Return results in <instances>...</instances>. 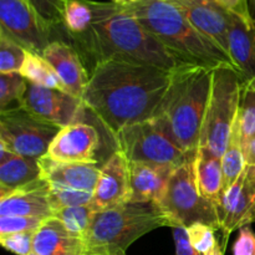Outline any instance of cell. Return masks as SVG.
Here are the masks:
<instances>
[{
  "label": "cell",
  "mask_w": 255,
  "mask_h": 255,
  "mask_svg": "<svg viewBox=\"0 0 255 255\" xmlns=\"http://www.w3.org/2000/svg\"><path fill=\"white\" fill-rule=\"evenodd\" d=\"M246 153H244V143L242 137L241 124L237 116L234 121L232 132L229 134L226 149L222 154V166H223L224 174V192L226 189L236 181L239 174L243 172L246 167ZM224 194V193H223Z\"/></svg>",
  "instance_id": "d4e9b609"
},
{
  "label": "cell",
  "mask_w": 255,
  "mask_h": 255,
  "mask_svg": "<svg viewBox=\"0 0 255 255\" xmlns=\"http://www.w3.org/2000/svg\"><path fill=\"white\" fill-rule=\"evenodd\" d=\"M21 107L59 128L82 122L87 114L81 99L61 90L47 89L30 82H27Z\"/></svg>",
  "instance_id": "7c38bea8"
},
{
  "label": "cell",
  "mask_w": 255,
  "mask_h": 255,
  "mask_svg": "<svg viewBox=\"0 0 255 255\" xmlns=\"http://www.w3.org/2000/svg\"><path fill=\"white\" fill-rule=\"evenodd\" d=\"M29 255H37V254H36V253H34V252H32V253H30Z\"/></svg>",
  "instance_id": "ee69618b"
},
{
  "label": "cell",
  "mask_w": 255,
  "mask_h": 255,
  "mask_svg": "<svg viewBox=\"0 0 255 255\" xmlns=\"http://www.w3.org/2000/svg\"><path fill=\"white\" fill-rule=\"evenodd\" d=\"M19 72L30 84L39 85V86L47 87V89L61 90V91L66 92L64 84L57 76L54 67L41 55L27 51L26 59H25L24 65Z\"/></svg>",
  "instance_id": "484cf974"
},
{
  "label": "cell",
  "mask_w": 255,
  "mask_h": 255,
  "mask_svg": "<svg viewBox=\"0 0 255 255\" xmlns=\"http://www.w3.org/2000/svg\"><path fill=\"white\" fill-rule=\"evenodd\" d=\"M213 69L192 62L174 69L166 95L153 117L172 141L192 157L198 149Z\"/></svg>",
  "instance_id": "3957f363"
},
{
  "label": "cell",
  "mask_w": 255,
  "mask_h": 255,
  "mask_svg": "<svg viewBox=\"0 0 255 255\" xmlns=\"http://www.w3.org/2000/svg\"><path fill=\"white\" fill-rule=\"evenodd\" d=\"M129 199L128 161L120 149H115L101 164L91 204L95 211L114 208Z\"/></svg>",
  "instance_id": "5bb4252c"
},
{
  "label": "cell",
  "mask_w": 255,
  "mask_h": 255,
  "mask_svg": "<svg viewBox=\"0 0 255 255\" xmlns=\"http://www.w3.org/2000/svg\"><path fill=\"white\" fill-rule=\"evenodd\" d=\"M242 76L231 64L214 67L198 147H206L222 157L238 116Z\"/></svg>",
  "instance_id": "8992f818"
},
{
  "label": "cell",
  "mask_w": 255,
  "mask_h": 255,
  "mask_svg": "<svg viewBox=\"0 0 255 255\" xmlns=\"http://www.w3.org/2000/svg\"><path fill=\"white\" fill-rule=\"evenodd\" d=\"M172 71L120 60L101 61L90 72L82 101L114 137L156 116Z\"/></svg>",
  "instance_id": "6da1fadb"
},
{
  "label": "cell",
  "mask_w": 255,
  "mask_h": 255,
  "mask_svg": "<svg viewBox=\"0 0 255 255\" xmlns=\"http://www.w3.org/2000/svg\"><path fill=\"white\" fill-rule=\"evenodd\" d=\"M223 6H226L232 14L238 15L246 20H253L249 7V0H219Z\"/></svg>",
  "instance_id": "74e56055"
},
{
  "label": "cell",
  "mask_w": 255,
  "mask_h": 255,
  "mask_svg": "<svg viewBox=\"0 0 255 255\" xmlns=\"http://www.w3.org/2000/svg\"><path fill=\"white\" fill-rule=\"evenodd\" d=\"M95 212L96 211L90 203L84 204V206L66 207V208L59 209L55 212L54 217L64 224L70 234L84 241L90 226H91Z\"/></svg>",
  "instance_id": "83f0119b"
},
{
  "label": "cell",
  "mask_w": 255,
  "mask_h": 255,
  "mask_svg": "<svg viewBox=\"0 0 255 255\" xmlns=\"http://www.w3.org/2000/svg\"><path fill=\"white\" fill-rule=\"evenodd\" d=\"M207 255H224V251H223V249H222L221 244L218 243L216 247H214L213 251H212L211 253H208Z\"/></svg>",
  "instance_id": "60d3db41"
},
{
  "label": "cell",
  "mask_w": 255,
  "mask_h": 255,
  "mask_svg": "<svg viewBox=\"0 0 255 255\" xmlns=\"http://www.w3.org/2000/svg\"><path fill=\"white\" fill-rule=\"evenodd\" d=\"M50 203H51L54 213L59 209L66 208V207L84 206L90 204L92 201V193L86 192L69 191V189L57 188V187L50 186Z\"/></svg>",
  "instance_id": "d6a6232c"
},
{
  "label": "cell",
  "mask_w": 255,
  "mask_h": 255,
  "mask_svg": "<svg viewBox=\"0 0 255 255\" xmlns=\"http://www.w3.org/2000/svg\"><path fill=\"white\" fill-rule=\"evenodd\" d=\"M174 246H176V255H201L192 247L187 234L186 227L177 226L172 228Z\"/></svg>",
  "instance_id": "8d00e7d4"
},
{
  "label": "cell",
  "mask_w": 255,
  "mask_h": 255,
  "mask_svg": "<svg viewBox=\"0 0 255 255\" xmlns=\"http://www.w3.org/2000/svg\"><path fill=\"white\" fill-rule=\"evenodd\" d=\"M49 26L59 34L62 26L65 5L69 0H26Z\"/></svg>",
  "instance_id": "4dcf8cb0"
},
{
  "label": "cell",
  "mask_w": 255,
  "mask_h": 255,
  "mask_svg": "<svg viewBox=\"0 0 255 255\" xmlns=\"http://www.w3.org/2000/svg\"><path fill=\"white\" fill-rule=\"evenodd\" d=\"M110 1L115 2V4H121V5H126V4H129V2H133V1H136V0H110Z\"/></svg>",
  "instance_id": "7bdbcfd3"
},
{
  "label": "cell",
  "mask_w": 255,
  "mask_h": 255,
  "mask_svg": "<svg viewBox=\"0 0 255 255\" xmlns=\"http://www.w3.org/2000/svg\"><path fill=\"white\" fill-rule=\"evenodd\" d=\"M40 178L39 159L20 156L0 143V196Z\"/></svg>",
  "instance_id": "7402d4cb"
},
{
  "label": "cell",
  "mask_w": 255,
  "mask_h": 255,
  "mask_svg": "<svg viewBox=\"0 0 255 255\" xmlns=\"http://www.w3.org/2000/svg\"><path fill=\"white\" fill-rule=\"evenodd\" d=\"M244 153H246V161L255 164V138L244 144Z\"/></svg>",
  "instance_id": "f35d334b"
},
{
  "label": "cell",
  "mask_w": 255,
  "mask_h": 255,
  "mask_svg": "<svg viewBox=\"0 0 255 255\" xmlns=\"http://www.w3.org/2000/svg\"><path fill=\"white\" fill-rule=\"evenodd\" d=\"M100 146L99 129L82 121L62 127L50 144L46 156L61 162L97 163Z\"/></svg>",
  "instance_id": "4fadbf2b"
},
{
  "label": "cell",
  "mask_w": 255,
  "mask_h": 255,
  "mask_svg": "<svg viewBox=\"0 0 255 255\" xmlns=\"http://www.w3.org/2000/svg\"><path fill=\"white\" fill-rule=\"evenodd\" d=\"M238 119L243 143L247 144L255 138V76L242 81Z\"/></svg>",
  "instance_id": "4316f807"
},
{
  "label": "cell",
  "mask_w": 255,
  "mask_h": 255,
  "mask_svg": "<svg viewBox=\"0 0 255 255\" xmlns=\"http://www.w3.org/2000/svg\"><path fill=\"white\" fill-rule=\"evenodd\" d=\"M27 50L0 31V74L19 72L26 59Z\"/></svg>",
  "instance_id": "f546056e"
},
{
  "label": "cell",
  "mask_w": 255,
  "mask_h": 255,
  "mask_svg": "<svg viewBox=\"0 0 255 255\" xmlns=\"http://www.w3.org/2000/svg\"><path fill=\"white\" fill-rule=\"evenodd\" d=\"M125 255H126V254H125Z\"/></svg>",
  "instance_id": "f6af8a7d"
},
{
  "label": "cell",
  "mask_w": 255,
  "mask_h": 255,
  "mask_svg": "<svg viewBox=\"0 0 255 255\" xmlns=\"http://www.w3.org/2000/svg\"><path fill=\"white\" fill-rule=\"evenodd\" d=\"M229 55L242 80L255 76V21L232 14Z\"/></svg>",
  "instance_id": "ffe728a7"
},
{
  "label": "cell",
  "mask_w": 255,
  "mask_h": 255,
  "mask_svg": "<svg viewBox=\"0 0 255 255\" xmlns=\"http://www.w3.org/2000/svg\"><path fill=\"white\" fill-rule=\"evenodd\" d=\"M44 218L22 216H0V236L19 232H36Z\"/></svg>",
  "instance_id": "836d02e7"
},
{
  "label": "cell",
  "mask_w": 255,
  "mask_h": 255,
  "mask_svg": "<svg viewBox=\"0 0 255 255\" xmlns=\"http://www.w3.org/2000/svg\"><path fill=\"white\" fill-rule=\"evenodd\" d=\"M91 27L84 36L70 42L86 64L92 62L91 70L106 60L148 65L169 71L188 64L159 42L125 5L95 0H91Z\"/></svg>",
  "instance_id": "7a4b0ae2"
},
{
  "label": "cell",
  "mask_w": 255,
  "mask_h": 255,
  "mask_svg": "<svg viewBox=\"0 0 255 255\" xmlns=\"http://www.w3.org/2000/svg\"><path fill=\"white\" fill-rule=\"evenodd\" d=\"M194 176L202 196L211 202L216 209L221 204L224 193V174L222 157L216 156L206 147H198L194 157Z\"/></svg>",
  "instance_id": "603a6c76"
},
{
  "label": "cell",
  "mask_w": 255,
  "mask_h": 255,
  "mask_svg": "<svg viewBox=\"0 0 255 255\" xmlns=\"http://www.w3.org/2000/svg\"><path fill=\"white\" fill-rule=\"evenodd\" d=\"M0 31L5 32L27 51L42 55L54 40L51 26L46 24L26 0H0Z\"/></svg>",
  "instance_id": "30bf717a"
},
{
  "label": "cell",
  "mask_w": 255,
  "mask_h": 255,
  "mask_svg": "<svg viewBox=\"0 0 255 255\" xmlns=\"http://www.w3.org/2000/svg\"><path fill=\"white\" fill-rule=\"evenodd\" d=\"M39 164L41 178L50 186L94 194L101 168L99 163L61 162L44 156L39 159Z\"/></svg>",
  "instance_id": "2e32d148"
},
{
  "label": "cell",
  "mask_w": 255,
  "mask_h": 255,
  "mask_svg": "<svg viewBox=\"0 0 255 255\" xmlns=\"http://www.w3.org/2000/svg\"><path fill=\"white\" fill-rule=\"evenodd\" d=\"M60 129L22 107L0 112V143L27 158L40 159L46 156Z\"/></svg>",
  "instance_id": "9c48e42d"
},
{
  "label": "cell",
  "mask_w": 255,
  "mask_h": 255,
  "mask_svg": "<svg viewBox=\"0 0 255 255\" xmlns=\"http://www.w3.org/2000/svg\"><path fill=\"white\" fill-rule=\"evenodd\" d=\"M84 241L67 232L55 217L45 219L35 232L32 252L37 255H84Z\"/></svg>",
  "instance_id": "44dd1931"
},
{
  "label": "cell",
  "mask_w": 255,
  "mask_h": 255,
  "mask_svg": "<svg viewBox=\"0 0 255 255\" xmlns=\"http://www.w3.org/2000/svg\"><path fill=\"white\" fill-rule=\"evenodd\" d=\"M0 216L37 217L47 219L54 217L50 203V187L40 178L27 186L0 196Z\"/></svg>",
  "instance_id": "e0dca14e"
},
{
  "label": "cell",
  "mask_w": 255,
  "mask_h": 255,
  "mask_svg": "<svg viewBox=\"0 0 255 255\" xmlns=\"http://www.w3.org/2000/svg\"><path fill=\"white\" fill-rule=\"evenodd\" d=\"M128 161V159H127ZM174 167L128 161L129 199L134 203H158Z\"/></svg>",
  "instance_id": "d6986e66"
},
{
  "label": "cell",
  "mask_w": 255,
  "mask_h": 255,
  "mask_svg": "<svg viewBox=\"0 0 255 255\" xmlns=\"http://www.w3.org/2000/svg\"><path fill=\"white\" fill-rule=\"evenodd\" d=\"M41 56L54 67L66 92L82 100L89 84L90 72L80 52L65 40H54Z\"/></svg>",
  "instance_id": "9a60e30c"
},
{
  "label": "cell",
  "mask_w": 255,
  "mask_h": 255,
  "mask_svg": "<svg viewBox=\"0 0 255 255\" xmlns=\"http://www.w3.org/2000/svg\"><path fill=\"white\" fill-rule=\"evenodd\" d=\"M92 20L94 9L91 0H69L65 5L62 26L60 29L65 41L71 42L84 36L91 27Z\"/></svg>",
  "instance_id": "cb8c5ba5"
},
{
  "label": "cell",
  "mask_w": 255,
  "mask_h": 255,
  "mask_svg": "<svg viewBox=\"0 0 255 255\" xmlns=\"http://www.w3.org/2000/svg\"><path fill=\"white\" fill-rule=\"evenodd\" d=\"M35 232H19V233L0 236L2 248L15 255H29L32 253Z\"/></svg>",
  "instance_id": "e575fe53"
},
{
  "label": "cell",
  "mask_w": 255,
  "mask_h": 255,
  "mask_svg": "<svg viewBox=\"0 0 255 255\" xmlns=\"http://www.w3.org/2000/svg\"><path fill=\"white\" fill-rule=\"evenodd\" d=\"M116 148L131 162L178 167L194 157L182 151L154 119L132 125L114 136Z\"/></svg>",
  "instance_id": "ba28073f"
},
{
  "label": "cell",
  "mask_w": 255,
  "mask_h": 255,
  "mask_svg": "<svg viewBox=\"0 0 255 255\" xmlns=\"http://www.w3.org/2000/svg\"><path fill=\"white\" fill-rule=\"evenodd\" d=\"M249 7H251V14L255 21V0H249Z\"/></svg>",
  "instance_id": "b9f144b4"
},
{
  "label": "cell",
  "mask_w": 255,
  "mask_h": 255,
  "mask_svg": "<svg viewBox=\"0 0 255 255\" xmlns=\"http://www.w3.org/2000/svg\"><path fill=\"white\" fill-rule=\"evenodd\" d=\"M125 6L159 42L187 62L211 67L222 64L233 65L229 55L201 34L173 2L168 0H136Z\"/></svg>",
  "instance_id": "277c9868"
},
{
  "label": "cell",
  "mask_w": 255,
  "mask_h": 255,
  "mask_svg": "<svg viewBox=\"0 0 255 255\" xmlns=\"http://www.w3.org/2000/svg\"><path fill=\"white\" fill-rule=\"evenodd\" d=\"M173 222L158 203L126 202L95 212L84 239V255H125L141 237Z\"/></svg>",
  "instance_id": "5b68a950"
},
{
  "label": "cell",
  "mask_w": 255,
  "mask_h": 255,
  "mask_svg": "<svg viewBox=\"0 0 255 255\" xmlns=\"http://www.w3.org/2000/svg\"><path fill=\"white\" fill-rule=\"evenodd\" d=\"M26 89L27 81L20 72L0 74V112L21 107Z\"/></svg>",
  "instance_id": "f1b7e54d"
},
{
  "label": "cell",
  "mask_w": 255,
  "mask_h": 255,
  "mask_svg": "<svg viewBox=\"0 0 255 255\" xmlns=\"http://www.w3.org/2000/svg\"><path fill=\"white\" fill-rule=\"evenodd\" d=\"M178 7L201 34L216 42L229 55L228 36L232 12L226 6L219 1H209Z\"/></svg>",
  "instance_id": "ac0fdd59"
},
{
  "label": "cell",
  "mask_w": 255,
  "mask_h": 255,
  "mask_svg": "<svg viewBox=\"0 0 255 255\" xmlns=\"http://www.w3.org/2000/svg\"><path fill=\"white\" fill-rule=\"evenodd\" d=\"M219 231L226 249L229 237L236 231L255 223V164L247 162L243 172L226 189L217 208Z\"/></svg>",
  "instance_id": "8fae6325"
},
{
  "label": "cell",
  "mask_w": 255,
  "mask_h": 255,
  "mask_svg": "<svg viewBox=\"0 0 255 255\" xmlns=\"http://www.w3.org/2000/svg\"><path fill=\"white\" fill-rule=\"evenodd\" d=\"M168 1L173 2L177 6H188V5L194 4H202V2H209V1H219V0H168Z\"/></svg>",
  "instance_id": "ab89813d"
},
{
  "label": "cell",
  "mask_w": 255,
  "mask_h": 255,
  "mask_svg": "<svg viewBox=\"0 0 255 255\" xmlns=\"http://www.w3.org/2000/svg\"><path fill=\"white\" fill-rule=\"evenodd\" d=\"M233 255H255V233L251 226L238 231V237L232 247Z\"/></svg>",
  "instance_id": "d590c367"
},
{
  "label": "cell",
  "mask_w": 255,
  "mask_h": 255,
  "mask_svg": "<svg viewBox=\"0 0 255 255\" xmlns=\"http://www.w3.org/2000/svg\"><path fill=\"white\" fill-rule=\"evenodd\" d=\"M188 234L189 242L192 247L196 249L201 255H207L211 253L214 247L218 244L216 236H214V229L211 226L204 223H193L186 228Z\"/></svg>",
  "instance_id": "1f68e13d"
},
{
  "label": "cell",
  "mask_w": 255,
  "mask_h": 255,
  "mask_svg": "<svg viewBox=\"0 0 255 255\" xmlns=\"http://www.w3.org/2000/svg\"><path fill=\"white\" fill-rule=\"evenodd\" d=\"M194 158L176 167L169 177L168 184L158 202L168 214L173 227H189L193 223H204L219 231L217 209L199 192L194 176Z\"/></svg>",
  "instance_id": "52a82bcc"
}]
</instances>
